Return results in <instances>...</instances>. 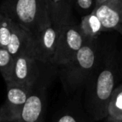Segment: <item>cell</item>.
I'll return each instance as SVG.
<instances>
[{"mask_svg":"<svg viewBox=\"0 0 122 122\" xmlns=\"http://www.w3.org/2000/svg\"><path fill=\"white\" fill-rule=\"evenodd\" d=\"M120 74L115 46L102 42L98 63L84 86L83 105L95 121L108 117V106Z\"/></svg>","mask_w":122,"mask_h":122,"instance_id":"cell-1","label":"cell"},{"mask_svg":"<svg viewBox=\"0 0 122 122\" xmlns=\"http://www.w3.org/2000/svg\"><path fill=\"white\" fill-rule=\"evenodd\" d=\"M101 51V40L87 39L82 48L68 63L59 66L58 76L65 93L72 96L83 90L87 80L98 63Z\"/></svg>","mask_w":122,"mask_h":122,"instance_id":"cell-2","label":"cell"},{"mask_svg":"<svg viewBox=\"0 0 122 122\" xmlns=\"http://www.w3.org/2000/svg\"><path fill=\"white\" fill-rule=\"evenodd\" d=\"M0 13L33 36L52 24L49 0H1Z\"/></svg>","mask_w":122,"mask_h":122,"instance_id":"cell-3","label":"cell"},{"mask_svg":"<svg viewBox=\"0 0 122 122\" xmlns=\"http://www.w3.org/2000/svg\"><path fill=\"white\" fill-rule=\"evenodd\" d=\"M59 67L44 63L36 58L19 55L15 58L12 75L9 82L23 85H46L49 87L58 75Z\"/></svg>","mask_w":122,"mask_h":122,"instance_id":"cell-4","label":"cell"},{"mask_svg":"<svg viewBox=\"0 0 122 122\" xmlns=\"http://www.w3.org/2000/svg\"><path fill=\"white\" fill-rule=\"evenodd\" d=\"M0 46L16 58L34 57V39L29 31L0 13Z\"/></svg>","mask_w":122,"mask_h":122,"instance_id":"cell-5","label":"cell"},{"mask_svg":"<svg viewBox=\"0 0 122 122\" xmlns=\"http://www.w3.org/2000/svg\"><path fill=\"white\" fill-rule=\"evenodd\" d=\"M87 39L75 23L63 26L60 29L54 64L58 67L68 63L85 44Z\"/></svg>","mask_w":122,"mask_h":122,"instance_id":"cell-6","label":"cell"},{"mask_svg":"<svg viewBox=\"0 0 122 122\" xmlns=\"http://www.w3.org/2000/svg\"><path fill=\"white\" fill-rule=\"evenodd\" d=\"M34 86L6 83V98L0 107V115L4 122H14L17 120Z\"/></svg>","mask_w":122,"mask_h":122,"instance_id":"cell-7","label":"cell"},{"mask_svg":"<svg viewBox=\"0 0 122 122\" xmlns=\"http://www.w3.org/2000/svg\"><path fill=\"white\" fill-rule=\"evenodd\" d=\"M46 85H35L14 122H44L47 110Z\"/></svg>","mask_w":122,"mask_h":122,"instance_id":"cell-8","label":"cell"},{"mask_svg":"<svg viewBox=\"0 0 122 122\" xmlns=\"http://www.w3.org/2000/svg\"><path fill=\"white\" fill-rule=\"evenodd\" d=\"M60 29L51 24L33 36L34 58L44 63L54 64Z\"/></svg>","mask_w":122,"mask_h":122,"instance_id":"cell-9","label":"cell"},{"mask_svg":"<svg viewBox=\"0 0 122 122\" xmlns=\"http://www.w3.org/2000/svg\"><path fill=\"white\" fill-rule=\"evenodd\" d=\"M81 91L77 92L54 114L51 122H93L85 111L81 99Z\"/></svg>","mask_w":122,"mask_h":122,"instance_id":"cell-10","label":"cell"},{"mask_svg":"<svg viewBox=\"0 0 122 122\" xmlns=\"http://www.w3.org/2000/svg\"><path fill=\"white\" fill-rule=\"evenodd\" d=\"M93 12L100 20L105 32L115 30L122 19V0H108L97 4Z\"/></svg>","mask_w":122,"mask_h":122,"instance_id":"cell-11","label":"cell"},{"mask_svg":"<svg viewBox=\"0 0 122 122\" xmlns=\"http://www.w3.org/2000/svg\"><path fill=\"white\" fill-rule=\"evenodd\" d=\"M51 22L56 27L61 28L73 24V9L70 0H49Z\"/></svg>","mask_w":122,"mask_h":122,"instance_id":"cell-12","label":"cell"},{"mask_svg":"<svg viewBox=\"0 0 122 122\" xmlns=\"http://www.w3.org/2000/svg\"><path fill=\"white\" fill-rule=\"evenodd\" d=\"M79 26L82 34L87 39H97L105 32L101 22L94 12L81 17Z\"/></svg>","mask_w":122,"mask_h":122,"instance_id":"cell-13","label":"cell"},{"mask_svg":"<svg viewBox=\"0 0 122 122\" xmlns=\"http://www.w3.org/2000/svg\"><path fill=\"white\" fill-rule=\"evenodd\" d=\"M108 117L122 121V84L116 86L110 97Z\"/></svg>","mask_w":122,"mask_h":122,"instance_id":"cell-14","label":"cell"},{"mask_svg":"<svg viewBox=\"0 0 122 122\" xmlns=\"http://www.w3.org/2000/svg\"><path fill=\"white\" fill-rule=\"evenodd\" d=\"M15 58L4 48L0 46V73L5 83L10 80Z\"/></svg>","mask_w":122,"mask_h":122,"instance_id":"cell-15","label":"cell"},{"mask_svg":"<svg viewBox=\"0 0 122 122\" xmlns=\"http://www.w3.org/2000/svg\"><path fill=\"white\" fill-rule=\"evenodd\" d=\"M73 11L81 17L91 14L96 7V0H70Z\"/></svg>","mask_w":122,"mask_h":122,"instance_id":"cell-16","label":"cell"},{"mask_svg":"<svg viewBox=\"0 0 122 122\" xmlns=\"http://www.w3.org/2000/svg\"><path fill=\"white\" fill-rule=\"evenodd\" d=\"M115 30L116 31L117 33H119V34L122 35V19H121V21L120 22V24H118V26H117V27L115 29Z\"/></svg>","mask_w":122,"mask_h":122,"instance_id":"cell-17","label":"cell"},{"mask_svg":"<svg viewBox=\"0 0 122 122\" xmlns=\"http://www.w3.org/2000/svg\"><path fill=\"white\" fill-rule=\"evenodd\" d=\"M106 122H122V121H120V120H115V119H112V118H110V117H107Z\"/></svg>","mask_w":122,"mask_h":122,"instance_id":"cell-18","label":"cell"},{"mask_svg":"<svg viewBox=\"0 0 122 122\" xmlns=\"http://www.w3.org/2000/svg\"><path fill=\"white\" fill-rule=\"evenodd\" d=\"M120 74H121L122 75V58H121V61L120 62Z\"/></svg>","mask_w":122,"mask_h":122,"instance_id":"cell-19","label":"cell"},{"mask_svg":"<svg viewBox=\"0 0 122 122\" xmlns=\"http://www.w3.org/2000/svg\"><path fill=\"white\" fill-rule=\"evenodd\" d=\"M105 1H108V0H96V5H97V4H101V3L105 2Z\"/></svg>","mask_w":122,"mask_h":122,"instance_id":"cell-20","label":"cell"},{"mask_svg":"<svg viewBox=\"0 0 122 122\" xmlns=\"http://www.w3.org/2000/svg\"><path fill=\"white\" fill-rule=\"evenodd\" d=\"M0 122H4V120H3L2 117H1V115H0Z\"/></svg>","mask_w":122,"mask_h":122,"instance_id":"cell-21","label":"cell"}]
</instances>
